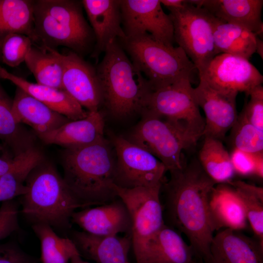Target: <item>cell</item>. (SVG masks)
Here are the masks:
<instances>
[{"mask_svg": "<svg viewBox=\"0 0 263 263\" xmlns=\"http://www.w3.org/2000/svg\"><path fill=\"white\" fill-rule=\"evenodd\" d=\"M164 185L165 215L168 225L184 233L193 251L205 263L210 259L214 236L208 201L216 184L206 173L198 160L169 172Z\"/></svg>", "mask_w": 263, "mask_h": 263, "instance_id": "6da1fadb", "label": "cell"}, {"mask_svg": "<svg viewBox=\"0 0 263 263\" xmlns=\"http://www.w3.org/2000/svg\"><path fill=\"white\" fill-rule=\"evenodd\" d=\"M104 137L93 144L65 149L63 179L84 207L109 203L118 197L114 189L116 160Z\"/></svg>", "mask_w": 263, "mask_h": 263, "instance_id": "7a4b0ae2", "label": "cell"}, {"mask_svg": "<svg viewBox=\"0 0 263 263\" xmlns=\"http://www.w3.org/2000/svg\"><path fill=\"white\" fill-rule=\"evenodd\" d=\"M25 185L21 213L33 224H44L66 231L71 227L73 214L84 207L56 168L44 160L31 171Z\"/></svg>", "mask_w": 263, "mask_h": 263, "instance_id": "3957f363", "label": "cell"}, {"mask_svg": "<svg viewBox=\"0 0 263 263\" xmlns=\"http://www.w3.org/2000/svg\"><path fill=\"white\" fill-rule=\"evenodd\" d=\"M96 70L103 93V104L114 116L142 113L153 91L147 79L127 56L122 46L113 41Z\"/></svg>", "mask_w": 263, "mask_h": 263, "instance_id": "277c9868", "label": "cell"}, {"mask_svg": "<svg viewBox=\"0 0 263 263\" xmlns=\"http://www.w3.org/2000/svg\"><path fill=\"white\" fill-rule=\"evenodd\" d=\"M82 7L76 0H34V42L52 49L66 47L79 56L86 53L95 39Z\"/></svg>", "mask_w": 263, "mask_h": 263, "instance_id": "5b68a950", "label": "cell"}, {"mask_svg": "<svg viewBox=\"0 0 263 263\" xmlns=\"http://www.w3.org/2000/svg\"><path fill=\"white\" fill-rule=\"evenodd\" d=\"M121 42L122 48L149 81L153 91L183 79L192 81L198 72L180 47L166 44L149 34L127 38Z\"/></svg>", "mask_w": 263, "mask_h": 263, "instance_id": "8992f818", "label": "cell"}, {"mask_svg": "<svg viewBox=\"0 0 263 263\" xmlns=\"http://www.w3.org/2000/svg\"><path fill=\"white\" fill-rule=\"evenodd\" d=\"M141 113L142 119L127 139L155 156L167 171L182 169L185 164L182 151L195 146L201 136L177 122L148 111Z\"/></svg>", "mask_w": 263, "mask_h": 263, "instance_id": "52a82bcc", "label": "cell"}, {"mask_svg": "<svg viewBox=\"0 0 263 263\" xmlns=\"http://www.w3.org/2000/svg\"><path fill=\"white\" fill-rule=\"evenodd\" d=\"M174 40L196 66L202 71L217 55L213 31L218 18L205 8L188 2L170 10Z\"/></svg>", "mask_w": 263, "mask_h": 263, "instance_id": "ba28073f", "label": "cell"}, {"mask_svg": "<svg viewBox=\"0 0 263 263\" xmlns=\"http://www.w3.org/2000/svg\"><path fill=\"white\" fill-rule=\"evenodd\" d=\"M162 186L127 189L114 185L117 196L124 202L130 214L136 263H143L148 242L165 224L160 199Z\"/></svg>", "mask_w": 263, "mask_h": 263, "instance_id": "9c48e42d", "label": "cell"}, {"mask_svg": "<svg viewBox=\"0 0 263 263\" xmlns=\"http://www.w3.org/2000/svg\"><path fill=\"white\" fill-rule=\"evenodd\" d=\"M117 159L115 184L127 189L163 185L167 169L155 156L127 139L111 135Z\"/></svg>", "mask_w": 263, "mask_h": 263, "instance_id": "30bf717a", "label": "cell"}, {"mask_svg": "<svg viewBox=\"0 0 263 263\" xmlns=\"http://www.w3.org/2000/svg\"><path fill=\"white\" fill-rule=\"evenodd\" d=\"M191 82L183 79L153 90L144 111L177 122L202 137L205 119L200 113Z\"/></svg>", "mask_w": 263, "mask_h": 263, "instance_id": "8fae6325", "label": "cell"}, {"mask_svg": "<svg viewBox=\"0 0 263 263\" xmlns=\"http://www.w3.org/2000/svg\"><path fill=\"white\" fill-rule=\"evenodd\" d=\"M198 75L218 91L237 94L244 92L248 95L263 82V75L249 60L223 53L216 56Z\"/></svg>", "mask_w": 263, "mask_h": 263, "instance_id": "7c38bea8", "label": "cell"}, {"mask_svg": "<svg viewBox=\"0 0 263 263\" xmlns=\"http://www.w3.org/2000/svg\"><path fill=\"white\" fill-rule=\"evenodd\" d=\"M122 26L127 38L149 34L173 45L174 30L169 15L159 0H120Z\"/></svg>", "mask_w": 263, "mask_h": 263, "instance_id": "4fadbf2b", "label": "cell"}, {"mask_svg": "<svg viewBox=\"0 0 263 263\" xmlns=\"http://www.w3.org/2000/svg\"><path fill=\"white\" fill-rule=\"evenodd\" d=\"M57 54L63 68V90L88 112L99 111L103 93L96 70L73 51Z\"/></svg>", "mask_w": 263, "mask_h": 263, "instance_id": "5bb4252c", "label": "cell"}, {"mask_svg": "<svg viewBox=\"0 0 263 263\" xmlns=\"http://www.w3.org/2000/svg\"><path fill=\"white\" fill-rule=\"evenodd\" d=\"M194 92L197 104L205 115L203 136L222 141L238 117L237 94L218 91L202 79H199V84L194 88Z\"/></svg>", "mask_w": 263, "mask_h": 263, "instance_id": "9a60e30c", "label": "cell"}, {"mask_svg": "<svg viewBox=\"0 0 263 263\" xmlns=\"http://www.w3.org/2000/svg\"><path fill=\"white\" fill-rule=\"evenodd\" d=\"M71 222L83 231L98 236L131 235L132 221L129 210L119 197L97 207L75 211Z\"/></svg>", "mask_w": 263, "mask_h": 263, "instance_id": "2e32d148", "label": "cell"}, {"mask_svg": "<svg viewBox=\"0 0 263 263\" xmlns=\"http://www.w3.org/2000/svg\"><path fill=\"white\" fill-rule=\"evenodd\" d=\"M81 2L94 36L93 57L96 58L105 52L114 40L126 39L122 26L120 0H83Z\"/></svg>", "mask_w": 263, "mask_h": 263, "instance_id": "e0dca14e", "label": "cell"}, {"mask_svg": "<svg viewBox=\"0 0 263 263\" xmlns=\"http://www.w3.org/2000/svg\"><path fill=\"white\" fill-rule=\"evenodd\" d=\"M208 263H263V245L240 231L222 229L212 238Z\"/></svg>", "mask_w": 263, "mask_h": 263, "instance_id": "ac0fdd59", "label": "cell"}, {"mask_svg": "<svg viewBox=\"0 0 263 263\" xmlns=\"http://www.w3.org/2000/svg\"><path fill=\"white\" fill-rule=\"evenodd\" d=\"M71 239L81 257L96 263H131L128 254L131 235L98 236L83 231L72 232Z\"/></svg>", "mask_w": 263, "mask_h": 263, "instance_id": "d6986e66", "label": "cell"}, {"mask_svg": "<svg viewBox=\"0 0 263 263\" xmlns=\"http://www.w3.org/2000/svg\"><path fill=\"white\" fill-rule=\"evenodd\" d=\"M188 2L202 7L215 17L244 27L256 36L263 34V0H191Z\"/></svg>", "mask_w": 263, "mask_h": 263, "instance_id": "ffe728a7", "label": "cell"}, {"mask_svg": "<svg viewBox=\"0 0 263 263\" xmlns=\"http://www.w3.org/2000/svg\"><path fill=\"white\" fill-rule=\"evenodd\" d=\"M104 121L99 111L89 112L84 118L70 121L38 137L45 143L65 149L81 147L104 138Z\"/></svg>", "mask_w": 263, "mask_h": 263, "instance_id": "44dd1931", "label": "cell"}, {"mask_svg": "<svg viewBox=\"0 0 263 263\" xmlns=\"http://www.w3.org/2000/svg\"><path fill=\"white\" fill-rule=\"evenodd\" d=\"M208 208L214 231L224 229L240 231L247 225L244 205L230 184H216L210 193Z\"/></svg>", "mask_w": 263, "mask_h": 263, "instance_id": "7402d4cb", "label": "cell"}, {"mask_svg": "<svg viewBox=\"0 0 263 263\" xmlns=\"http://www.w3.org/2000/svg\"><path fill=\"white\" fill-rule=\"evenodd\" d=\"M0 78L10 81L27 94L71 121L86 117L89 112L63 90L29 82L0 66Z\"/></svg>", "mask_w": 263, "mask_h": 263, "instance_id": "603a6c76", "label": "cell"}, {"mask_svg": "<svg viewBox=\"0 0 263 263\" xmlns=\"http://www.w3.org/2000/svg\"><path fill=\"white\" fill-rule=\"evenodd\" d=\"M12 108L17 121L30 126L38 136L71 121L18 87Z\"/></svg>", "mask_w": 263, "mask_h": 263, "instance_id": "cb8c5ba5", "label": "cell"}, {"mask_svg": "<svg viewBox=\"0 0 263 263\" xmlns=\"http://www.w3.org/2000/svg\"><path fill=\"white\" fill-rule=\"evenodd\" d=\"M194 253L179 232L165 223L148 242L143 263H195Z\"/></svg>", "mask_w": 263, "mask_h": 263, "instance_id": "d4e9b609", "label": "cell"}, {"mask_svg": "<svg viewBox=\"0 0 263 263\" xmlns=\"http://www.w3.org/2000/svg\"><path fill=\"white\" fill-rule=\"evenodd\" d=\"M44 160L42 152L32 147L14 157L12 168L0 176V202L14 199L27 191L25 181L33 169Z\"/></svg>", "mask_w": 263, "mask_h": 263, "instance_id": "484cf974", "label": "cell"}, {"mask_svg": "<svg viewBox=\"0 0 263 263\" xmlns=\"http://www.w3.org/2000/svg\"><path fill=\"white\" fill-rule=\"evenodd\" d=\"M257 36L240 26L219 19L213 31L214 43L219 54H227L249 60L256 52Z\"/></svg>", "mask_w": 263, "mask_h": 263, "instance_id": "4316f807", "label": "cell"}, {"mask_svg": "<svg viewBox=\"0 0 263 263\" xmlns=\"http://www.w3.org/2000/svg\"><path fill=\"white\" fill-rule=\"evenodd\" d=\"M12 34L25 35L34 42V0H0V47Z\"/></svg>", "mask_w": 263, "mask_h": 263, "instance_id": "83f0119b", "label": "cell"}, {"mask_svg": "<svg viewBox=\"0 0 263 263\" xmlns=\"http://www.w3.org/2000/svg\"><path fill=\"white\" fill-rule=\"evenodd\" d=\"M12 100L0 85V140L14 156L34 147V138L17 121Z\"/></svg>", "mask_w": 263, "mask_h": 263, "instance_id": "f1b7e54d", "label": "cell"}, {"mask_svg": "<svg viewBox=\"0 0 263 263\" xmlns=\"http://www.w3.org/2000/svg\"><path fill=\"white\" fill-rule=\"evenodd\" d=\"M57 52L55 49L33 45L24 62L37 83L63 90V68Z\"/></svg>", "mask_w": 263, "mask_h": 263, "instance_id": "f546056e", "label": "cell"}, {"mask_svg": "<svg viewBox=\"0 0 263 263\" xmlns=\"http://www.w3.org/2000/svg\"><path fill=\"white\" fill-rule=\"evenodd\" d=\"M198 161L206 173L216 184H229L235 173L230 157L222 141L204 137Z\"/></svg>", "mask_w": 263, "mask_h": 263, "instance_id": "4dcf8cb0", "label": "cell"}, {"mask_svg": "<svg viewBox=\"0 0 263 263\" xmlns=\"http://www.w3.org/2000/svg\"><path fill=\"white\" fill-rule=\"evenodd\" d=\"M32 229L40 241L42 263H68L80 255L71 238L59 236L49 225L34 224Z\"/></svg>", "mask_w": 263, "mask_h": 263, "instance_id": "1f68e13d", "label": "cell"}, {"mask_svg": "<svg viewBox=\"0 0 263 263\" xmlns=\"http://www.w3.org/2000/svg\"><path fill=\"white\" fill-rule=\"evenodd\" d=\"M235 189L245 209L255 238L263 245V188L242 181L230 183Z\"/></svg>", "mask_w": 263, "mask_h": 263, "instance_id": "d6a6232c", "label": "cell"}, {"mask_svg": "<svg viewBox=\"0 0 263 263\" xmlns=\"http://www.w3.org/2000/svg\"><path fill=\"white\" fill-rule=\"evenodd\" d=\"M230 130L233 149L251 153L263 152V131L249 122L242 113Z\"/></svg>", "mask_w": 263, "mask_h": 263, "instance_id": "836d02e7", "label": "cell"}, {"mask_svg": "<svg viewBox=\"0 0 263 263\" xmlns=\"http://www.w3.org/2000/svg\"><path fill=\"white\" fill-rule=\"evenodd\" d=\"M33 43L31 38L25 35L12 34L8 35L0 47L2 61L12 67L19 66L25 61Z\"/></svg>", "mask_w": 263, "mask_h": 263, "instance_id": "e575fe53", "label": "cell"}, {"mask_svg": "<svg viewBox=\"0 0 263 263\" xmlns=\"http://www.w3.org/2000/svg\"><path fill=\"white\" fill-rule=\"evenodd\" d=\"M19 205L14 199L1 202L0 207V241L19 229Z\"/></svg>", "mask_w": 263, "mask_h": 263, "instance_id": "d590c367", "label": "cell"}, {"mask_svg": "<svg viewBox=\"0 0 263 263\" xmlns=\"http://www.w3.org/2000/svg\"><path fill=\"white\" fill-rule=\"evenodd\" d=\"M250 99L244 107L242 113L247 120L263 131V87L260 85L249 94Z\"/></svg>", "mask_w": 263, "mask_h": 263, "instance_id": "8d00e7d4", "label": "cell"}, {"mask_svg": "<svg viewBox=\"0 0 263 263\" xmlns=\"http://www.w3.org/2000/svg\"><path fill=\"white\" fill-rule=\"evenodd\" d=\"M257 153L233 149L230 157L235 174L244 177L255 176Z\"/></svg>", "mask_w": 263, "mask_h": 263, "instance_id": "74e56055", "label": "cell"}, {"mask_svg": "<svg viewBox=\"0 0 263 263\" xmlns=\"http://www.w3.org/2000/svg\"><path fill=\"white\" fill-rule=\"evenodd\" d=\"M0 263H36L13 242L0 244Z\"/></svg>", "mask_w": 263, "mask_h": 263, "instance_id": "f35d334b", "label": "cell"}, {"mask_svg": "<svg viewBox=\"0 0 263 263\" xmlns=\"http://www.w3.org/2000/svg\"><path fill=\"white\" fill-rule=\"evenodd\" d=\"M14 162V157L7 151H6L2 156H0V176L9 170Z\"/></svg>", "mask_w": 263, "mask_h": 263, "instance_id": "ab89813d", "label": "cell"}, {"mask_svg": "<svg viewBox=\"0 0 263 263\" xmlns=\"http://www.w3.org/2000/svg\"><path fill=\"white\" fill-rule=\"evenodd\" d=\"M160 1L169 11L180 8L186 2L184 0H160Z\"/></svg>", "mask_w": 263, "mask_h": 263, "instance_id": "60d3db41", "label": "cell"}, {"mask_svg": "<svg viewBox=\"0 0 263 263\" xmlns=\"http://www.w3.org/2000/svg\"><path fill=\"white\" fill-rule=\"evenodd\" d=\"M255 176L260 179L263 178V152L257 153Z\"/></svg>", "mask_w": 263, "mask_h": 263, "instance_id": "b9f144b4", "label": "cell"}, {"mask_svg": "<svg viewBox=\"0 0 263 263\" xmlns=\"http://www.w3.org/2000/svg\"><path fill=\"white\" fill-rule=\"evenodd\" d=\"M263 59V41L257 37L256 52Z\"/></svg>", "mask_w": 263, "mask_h": 263, "instance_id": "7bdbcfd3", "label": "cell"}, {"mask_svg": "<svg viewBox=\"0 0 263 263\" xmlns=\"http://www.w3.org/2000/svg\"><path fill=\"white\" fill-rule=\"evenodd\" d=\"M70 263H91L90 262L85 261L82 259L80 255H75L73 257Z\"/></svg>", "mask_w": 263, "mask_h": 263, "instance_id": "ee69618b", "label": "cell"}, {"mask_svg": "<svg viewBox=\"0 0 263 263\" xmlns=\"http://www.w3.org/2000/svg\"><path fill=\"white\" fill-rule=\"evenodd\" d=\"M5 150L4 146L0 144V152Z\"/></svg>", "mask_w": 263, "mask_h": 263, "instance_id": "f6af8a7d", "label": "cell"}, {"mask_svg": "<svg viewBox=\"0 0 263 263\" xmlns=\"http://www.w3.org/2000/svg\"></svg>", "mask_w": 263, "mask_h": 263, "instance_id": "bcb514c9", "label": "cell"}]
</instances>
